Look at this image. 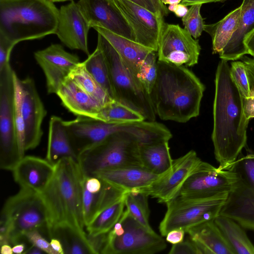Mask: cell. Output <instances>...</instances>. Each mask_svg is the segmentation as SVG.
<instances>
[{
	"instance_id": "6da1fadb",
	"label": "cell",
	"mask_w": 254,
	"mask_h": 254,
	"mask_svg": "<svg viewBox=\"0 0 254 254\" xmlns=\"http://www.w3.org/2000/svg\"><path fill=\"white\" fill-rule=\"evenodd\" d=\"M230 66L221 60L217 67L211 138L220 170L228 169L247 144L249 123L244 111V98L233 81Z\"/></svg>"
},
{
	"instance_id": "7a4b0ae2",
	"label": "cell",
	"mask_w": 254,
	"mask_h": 254,
	"mask_svg": "<svg viewBox=\"0 0 254 254\" xmlns=\"http://www.w3.org/2000/svg\"><path fill=\"white\" fill-rule=\"evenodd\" d=\"M82 179L77 160L65 157L55 164L52 178L39 193L47 208L49 237L57 229L68 228L89 243L83 212Z\"/></svg>"
},
{
	"instance_id": "3957f363",
	"label": "cell",
	"mask_w": 254,
	"mask_h": 254,
	"mask_svg": "<svg viewBox=\"0 0 254 254\" xmlns=\"http://www.w3.org/2000/svg\"><path fill=\"white\" fill-rule=\"evenodd\" d=\"M205 86L191 70L157 61V75L150 94L156 115L164 121L184 123L199 114Z\"/></svg>"
},
{
	"instance_id": "277c9868",
	"label": "cell",
	"mask_w": 254,
	"mask_h": 254,
	"mask_svg": "<svg viewBox=\"0 0 254 254\" xmlns=\"http://www.w3.org/2000/svg\"><path fill=\"white\" fill-rule=\"evenodd\" d=\"M59 11L49 0H0V35L15 45L55 34Z\"/></svg>"
},
{
	"instance_id": "5b68a950",
	"label": "cell",
	"mask_w": 254,
	"mask_h": 254,
	"mask_svg": "<svg viewBox=\"0 0 254 254\" xmlns=\"http://www.w3.org/2000/svg\"><path fill=\"white\" fill-rule=\"evenodd\" d=\"M145 130L141 122L124 123L120 130L99 143L81 152L77 161L85 176L109 169L142 166L139 148L140 137Z\"/></svg>"
},
{
	"instance_id": "8992f818",
	"label": "cell",
	"mask_w": 254,
	"mask_h": 254,
	"mask_svg": "<svg viewBox=\"0 0 254 254\" xmlns=\"http://www.w3.org/2000/svg\"><path fill=\"white\" fill-rule=\"evenodd\" d=\"M97 46L102 50L105 59L114 100L140 113L145 121H155L156 115L150 94L144 90L113 46L99 33Z\"/></svg>"
},
{
	"instance_id": "52a82bcc",
	"label": "cell",
	"mask_w": 254,
	"mask_h": 254,
	"mask_svg": "<svg viewBox=\"0 0 254 254\" xmlns=\"http://www.w3.org/2000/svg\"><path fill=\"white\" fill-rule=\"evenodd\" d=\"M0 219L10 226L9 244L20 243L24 235L38 230L48 235V217L45 203L39 193L20 188L5 201Z\"/></svg>"
},
{
	"instance_id": "ba28073f",
	"label": "cell",
	"mask_w": 254,
	"mask_h": 254,
	"mask_svg": "<svg viewBox=\"0 0 254 254\" xmlns=\"http://www.w3.org/2000/svg\"><path fill=\"white\" fill-rule=\"evenodd\" d=\"M166 241L137 221L126 209L107 233L101 254H154L166 249Z\"/></svg>"
},
{
	"instance_id": "9c48e42d",
	"label": "cell",
	"mask_w": 254,
	"mask_h": 254,
	"mask_svg": "<svg viewBox=\"0 0 254 254\" xmlns=\"http://www.w3.org/2000/svg\"><path fill=\"white\" fill-rule=\"evenodd\" d=\"M229 193L214 196L199 198L176 196L166 204L167 211L161 221L159 229L162 236L165 237L170 231L176 229H188L214 220L220 214Z\"/></svg>"
},
{
	"instance_id": "30bf717a",
	"label": "cell",
	"mask_w": 254,
	"mask_h": 254,
	"mask_svg": "<svg viewBox=\"0 0 254 254\" xmlns=\"http://www.w3.org/2000/svg\"><path fill=\"white\" fill-rule=\"evenodd\" d=\"M15 73L9 63L0 69V167L11 171L21 159L15 123Z\"/></svg>"
},
{
	"instance_id": "8fae6325",
	"label": "cell",
	"mask_w": 254,
	"mask_h": 254,
	"mask_svg": "<svg viewBox=\"0 0 254 254\" xmlns=\"http://www.w3.org/2000/svg\"><path fill=\"white\" fill-rule=\"evenodd\" d=\"M238 181L237 174L232 170H220L201 161L176 196L203 198L229 193Z\"/></svg>"
},
{
	"instance_id": "7c38bea8",
	"label": "cell",
	"mask_w": 254,
	"mask_h": 254,
	"mask_svg": "<svg viewBox=\"0 0 254 254\" xmlns=\"http://www.w3.org/2000/svg\"><path fill=\"white\" fill-rule=\"evenodd\" d=\"M201 47L198 40L179 24L164 23L157 50L158 61L185 67L197 64Z\"/></svg>"
},
{
	"instance_id": "4fadbf2b",
	"label": "cell",
	"mask_w": 254,
	"mask_h": 254,
	"mask_svg": "<svg viewBox=\"0 0 254 254\" xmlns=\"http://www.w3.org/2000/svg\"><path fill=\"white\" fill-rule=\"evenodd\" d=\"M15 81L18 88L22 114L25 125L24 149L37 147L43 134L42 122L47 111L37 90L34 80L27 77L19 79L15 74Z\"/></svg>"
},
{
	"instance_id": "5bb4252c",
	"label": "cell",
	"mask_w": 254,
	"mask_h": 254,
	"mask_svg": "<svg viewBox=\"0 0 254 254\" xmlns=\"http://www.w3.org/2000/svg\"><path fill=\"white\" fill-rule=\"evenodd\" d=\"M131 29L135 41L157 52L165 23L163 16L129 0H114Z\"/></svg>"
},
{
	"instance_id": "9a60e30c",
	"label": "cell",
	"mask_w": 254,
	"mask_h": 254,
	"mask_svg": "<svg viewBox=\"0 0 254 254\" xmlns=\"http://www.w3.org/2000/svg\"><path fill=\"white\" fill-rule=\"evenodd\" d=\"M201 160L194 150L173 160L171 168L149 186L133 190L156 198L159 203L166 204L178 193L189 176Z\"/></svg>"
},
{
	"instance_id": "2e32d148",
	"label": "cell",
	"mask_w": 254,
	"mask_h": 254,
	"mask_svg": "<svg viewBox=\"0 0 254 254\" xmlns=\"http://www.w3.org/2000/svg\"><path fill=\"white\" fill-rule=\"evenodd\" d=\"M46 78L48 94H57L63 82L80 63L78 56L66 51L58 44H53L34 54Z\"/></svg>"
},
{
	"instance_id": "e0dca14e",
	"label": "cell",
	"mask_w": 254,
	"mask_h": 254,
	"mask_svg": "<svg viewBox=\"0 0 254 254\" xmlns=\"http://www.w3.org/2000/svg\"><path fill=\"white\" fill-rule=\"evenodd\" d=\"M77 2L91 28H103L135 41L132 29L114 0H79Z\"/></svg>"
},
{
	"instance_id": "ac0fdd59",
	"label": "cell",
	"mask_w": 254,
	"mask_h": 254,
	"mask_svg": "<svg viewBox=\"0 0 254 254\" xmlns=\"http://www.w3.org/2000/svg\"><path fill=\"white\" fill-rule=\"evenodd\" d=\"M90 28L77 2L72 0L61 7L55 34L67 47L81 51L88 56V35Z\"/></svg>"
},
{
	"instance_id": "d6986e66",
	"label": "cell",
	"mask_w": 254,
	"mask_h": 254,
	"mask_svg": "<svg viewBox=\"0 0 254 254\" xmlns=\"http://www.w3.org/2000/svg\"><path fill=\"white\" fill-rule=\"evenodd\" d=\"M72 147L77 155L114 133V124L87 116L64 121Z\"/></svg>"
},
{
	"instance_id": "ffe728a7",
	"label": "cell",
	"mask_w": 254,
	"mask_h": 254,
	"mask_svg": "<svg viewBox=\"0 0 254 254\" xmlns=\"http://www.w3.org/2000/svg\"><path fill=\"white\" fill-rule=\"evenodd\" d=\"M55 171V164L47 159L34 156H24L11 172L20 188L38 193L47 187Z\"/></svg>"
},
{
	"instance_id": "44dd1931",
	"label": "cell",
	"mask_w": 254,
	"mask_h": 254,
	"mask_svg": "<svg viewBox=\"0 0 254 254\" xmlns=\"http://www.w3.org/2000/svg\"><path fill=\"white\" fill-rule=\"evenodd\" d=\"M56 94L63 105L74 115L99 120L102 106L83 90L69 76L63 82Z\"/></svg>"
},
{
	"instance_id": "7402d4cb",
	"label": "cell",
	"mask_w": 254,
	"mask_h": 254,
	"mask_svg": "<svg viewBox=\"0 0 254 254\" xmlns=\"http://www.w3.org/2000/svg\"><path fill=\"white\" fill-rule=\"evenodd\" d=\"M161 175H156L142 166H129L105 170L93 176L124 190L130 191L149 186Z\"/></svg>"
},
{
	"instance_id": "603a6c76",
	"label": "cell",
	"mask_w": 254,
	"mask_h": 254,
	"mask_svg": "<svg viewBox=\"0 0 254 254\" xmlns=\"http://www.w3.org/2000/svg\"><path fill=\"white\" fill-rule=\"evenodd\" d=\"M220 214L234 219L244 229L254 231V192L238 181Z\"/></svg>"
},
{
	"instance_id": "cb8c5ba5",
	"label": "cell",
	"mask_w": 254,
	"mask_h": 254,
	"mask_svg": "<svg viewBox=\"0 0 254 254\" xmlns=\"http://www.w3.org/2000/svg\"><path fill=\"white\" fill-rule=\"evenodd\" d=\"M186 233L196 244L201 254H236L214 220L191 227Z\"/></svg>"
},
{
	"instance_id": "d4e9b609",
	"label": "cell",
	"mask_w": 254,
	"mask_h": 254,
	"mask_svg": "<svg viewBox=\"0 0 254 254\" xmlns=\"http://www.w3.org/2000/svg\"><path fill=\"white\" fill-rule=\"evenodd\" d=\"M236 31L219 54L221 60L234 61L248 54L244 44L246 36L254 29V0H243Z\"/></svg>"
},
{
	"instance_id": "484cf974",
	"label": "cell",
	"mask_w": 254,
	"mask_h": 254,
	"mask_svg": "<svg viewBox=\"0 0 254 254\" xmlns=\"http://www.w3.org/2000/svg\"><path fill=\"white\" fill-rule=\"evenodd\" d=\"M93 28L108 40L126 66L136 77L138 66L141 62L150 53L154 51L149 48L104 28L98 27Z\"/></svg>"
},
{
	"instance_id": "4316f807",
	"label": "cell",
	"mask_w": 254,
	"mask_h": 254,
	"mask_svg": "<svg viewBox=\"0 0 254 254\" xmlns=\"http://www.w3.org/2000/svg\"><path fill=\"white\" fill-rule=\"evenodd\" d=\"M102 181L101 189L97 192L92 193L84 186L82 179V205L85 227L99 212L122 197L126 191Z\"/></svg>"
},
{
	"instance_id": "83f0119b",
	"label": "cell",
	"mask_w": 254,
	"mask_h": 254,
	"mask_svg": "<svg viewBox=\"0 0 254 254\" xmlns=\"http://www.w3.org/2000/svg\"><path fill=\"white\" fill-rule=\"evenodd\" d=\"M46 158L55 164L60 159L70 157L77 160V156L71 145L64 121L56 116L51 117Z\"/></svg>"
},
{
	"instance_id": "f1b7e54d",
	"label": "cell",
	"mask_w": 254,
	"mask_h": 254,
	"mask_svg": "<svg viewBox=\"0 0 254 254\" xmlns=\"http://www.w3.org/2000/svg\"><path fill=\"white\" fill-rule=\"evenodd\" d=\"M139 152L142 167L156 175H163L172 167L169 141L140 144Z\"/></svg>"
},
{
	"instance_id": "f546056e",
	"label": "cell",
	"mask_w": 254,
	"mask_h": 254,
	"mask_svg": "<svg viewBox=\"0 0 254 254\" xmlns=\"http://www.w3.org/2000/svg\"><path fill=\"white\" fill-rule=\"evenodd\" d=\"M242 11V6L232 10L216 23L205 24L204 31L211 37L213 54H220L236 31Z\"/></svg>"
},
{
	"instance_id": "4dcf8cb0",
	"label": "cell",
	"mask_w": 254,
	"mask_h": 254,
	"mask_svg": "<svg viewBox=\"0 0 254 254\" xmlns=\"http://www.w3.org/2000/svg\"><path fill=\"white\" fill-rule=\"evenodd\" d=\"M214 222L236 254H254V245L244 228L234 219L219 214Z\"/></svg>"
},
{
	"instance_id": "1f68e13d",
	"label": "cell",
	"mask_w": 254,
	"mask_h": 254,
	"mask_svg": "<svg viewBox=\"0 0 254 254\" xmlns=\"http://www.w3.org/2000/svg\"><path fill=\"white\" fill-rule=\"evenodd\" d=\"M125 194L122 197L99 212L89 222L85 227L87 235L96 236L106 234L113 228L125 211Z\"/></svg>"
},
{
	"instance_id": "d6a6232c",
	"label": "cell",
	"mask_w": 254,
	"mask_h": 254,
	"mask_svg": "<svg viewBox=\"0 0 254 254\" xmlns=\"http://www.w3.org/2000/svg\"><path fill=\"white\" fill-rule=\"evenodd\" d=\"M99 120L109 124H121L145 121L137 112L115 100L103 105L100 111Z\"/></svg>"
},
{
	"instance_id": "836d02e7",
	"label": "cell",
	"mask_w": 254,
	"mask_h": 254,
	"mask_svg": "<svg viewBox=\"0 0 254 254\" xmlns=\"http://www.w3.org/2000/svg\"><path fill=\"white\" fill-rule=\"evenodd\" d=\"M82 63L88 73L114 100L107 65L101 49L97 46L94 51Z\"/></svg>"
},
{
	"instance_id": "e575fe53",
	"label": "cell",
	"mask_w": 254,
	"mask_h": 254,
	"mask_svg": "<svg viewBox=\"0 0 254 254\" xmlns=\"http://www.w3.org/2000/svg\"><path fill=\"white\" fill-rule=\"evenodd\" d=\"M69 76L102 106L113 100L86 70L82 62L72 70Z\"/></svg>"
},
{
	"instance_id": "d590c367",
	"label": "cell",
	"mask_w": 254,
	"mask_h": 254,
	"mask_svg": "<svg viewBox=\"0 0 254 254\" xmlns=\"http://www.w3.org/2000/svg\"><path fill=\"white\" fill-rule=\"evenodd\" d=\"M146 194L136 190L127 191L125 194L127 210L137 221L150 231H154L149 222V208Z\"/></svg>"
},
{
	"instance_id": "8d00e7d4",
	"label": "cell",
	"mask_w": 254,
	"mask_h": 254,
	"mask_svg": "<svg viewBox=\"0 0 254 254\" xmlns=\"http://www.w3.org/2000/svg\"><path fill=\"white\" fill-rule=\"evenodd\" d=\"M50 238H57L61 242L64 254H95L89 243L70 228L57 229L52 232Z\"/></svg>"
},
{
	"instance_id": "74e56055",
	"label": "cell",
	"mask_w": 254,
	"mask_h": 254,
	"mask_svg": "<svg viewBox=\"0 0 254 254\" xmlns=\"http://www.w3.org/2000/svg\"><path fill=\"white\" fill-rule=\"evenodd\" d=\"M152 51L139 64L136 77L140 83L148 93L150 94L155 83L157 75V55Z\"/></svg>"
},
{
	"instance_id": "f35d334b",
	"label": "cell",
	"mask_w": 254,
	"mask_h": 254,
	"mask_svg": "<svg viewBox=\"0 0 254 254\" xmlns=\"http://www.w3.org/2000/svg\"><path fill=\"white\" fill-rule=\"evenodd\" d=\"M228 169L237 174L242 184L254 190V154L238 157Z\"/></svg>"
},
{
	"instance_id": "ab89813d",
	"label": "cell",
	"mask_w": 254,
	"mask_h": 254,
	"mask_svg": "<svg viewBox=\"0 0 254 254\" xmlns=\"http://www.w3.org/2000/svg\"><path fill=\"white\" fill-rule=\"evenodd\" d=\"M230 74L233 82L244 99L252 94L251 81L243 62L236 61L231 63Z\"/></svg>"
},
{
	"instance_id": "60d3db41",
	"label": "cell",
	"mask_w": 254,
	"mask_h": 254,
	"mask_svg": "<svg viewBox=\"0 0 254 254\" xmlns=\"http://www.w3.org/2000/svg\"><path fill=\"white\" fill-rule=\"evenodd\" d=\"M202 4L190 5L187 14L182 20L184 29L195 39L199 38L204 29V20L200 14Z\"/></svg>"
},
{
	"instance_id": "b9f144b4",
	"label": "cell",
	"mask_w": 254,
	"mask_h": 254,
	"mask_svg": "<svg viewBox=\"0 0 254 254\" xmlns=\"http://www.w3.org/2000/svg\"><path fill=\"white\" fill-rule=\"evenodd\" d=\"M15 77V76H14ZM15 80V78H14ZM15 115L19 151L21 158L25 156V125L21 108L20 94L15 81Z\"/></svg>"
},
{
	"instance_id": "7bdbcfd3",
	"label": "cell",
	"mask_w": 254,
	"mask_h": 254,
	"mask_svg": "<svg viewBox=\"0 0 254 254\" xmlns=\"http://www.w3.org/2000/svg\"><path fill=\"white\" fill-rule=\"evenodd\" d=\"M31 245L35 246L45 253L49 254H57L52 249L50 242H48L38 230H33L26 233L24 236Z\"/></svg>"
},
{
	"instance_id": "ee69618b",
	"label": "cell",
	"mask_w": 254,
	"mask_h": 254,
	"mask_svg": "<svg viewBox=\"0 0 254 254\" xmlns=\"http://www.w3.org/2000/svg\"><path fill=\"white\" fill-rule=\"evenodd\" d=\"M169 254H201L196 244L190 237L189 239L173 245Z\"/></svg>"
},
{
	"instance_id": "f6af8a7d",
	"label": "cell",
	"mask_w": 254,
	"mask_h": 254,
	"mask_svg": "<svg viewBox=\"0 0 254 254\" xmlns=\"http://www.w3.org/2000/svg\"><path fill=\"white\" fill-rule=\"evenodd\" d=\"M14 46L8 40L0 35V69L9 63L10 56Z\"/></svg>"
},
{
	"instance_id": "bcb514c9",
	"label": "cell",
	"mask_w": 254,
	"mask_h": 254,
	"mask_svg": "<svg viewBox=\"0 0 254 254\" xmlns=\"http://www.w3.org/2000/svg\"><path fill=\"white\" fill-rule=\"evenodd\" d=\"M83 184L85 188L89 191L92 193H95L98 192L101 189L103 181L101 179L97 177H88L83 175Z\"/></svg>"
},
{
	"instance_id": "7dc6e473",
	"label": "cell",
	"mask_w": 254,
	"mask_h": 254,
	"mask_svg": "<svg viewBox=\"0 0 254 254\" xmlns=\"http://www.w3.org/2000/svg\"><path fill=\"white\" fill-rule=\"evenodd\" d=\"M186 231L183 229H176L169 232L166 237V240L173 245L184 241Z\"/></svg>"
},
{
	"instance_id": "c3c4849f",
	"label": "cell",
	"mask_w": 254,
	"mask_h": 254,
	"mask_svg": "<svg viewBox=\"0 0 254 254\" xmlns=\"http://www.w3.org/2000/svg\"><path fill=\"white\" fill-rule=\"evenodd\" d=\"M244 111L245 117L248 120L254 118V91L252 90V95L244 99Z\"/></svg>"
},
{
	"instance_id": "681fc988",
	"label": "cell",
	"mask_w": 254,
	"mask_h": 254,
	"mask_svg": "<svg viewBox=\"0 0 254 254\" xmlns=\"http://www.w3.org/2000/svg\"><path fill=\"white\" fill-rule=\"evenodd\" d=\"M169 11L174 12L178 17H184L188 12L189 8L187 6L181 3L170 4L168 7Z\"/></svg>"
},
{
	"instance_id": "f907efd6",
	"label": "cell",
	"mask_w": 254,
	"mask_h": 254,
	"mask_svg": "<svg viewBox=\"0 0 254 254\" xmlns=\"http://www.w3.org/2000/svg\"><path fill=\"white\" fill-rule=\"evenodd\" d=\"M242 59L245 64L251 82L254 84V58L244 56Z\"/></svg>"
},
{
	"instance_id": "816d5d0a",
	"label": "cell",
	"mask_w": 254,
	"mask_h": 254,
	"mask_svg": "<svg viewBox=\"0 0 254 254\" xmlns=\"http://www.w3.org/2000/svg\"><path fill=\"white\" fill-rule=\"evenodd\" d=\"M244 44L248 54L254 58V29L246 36Z\"/></svg>"
},
{
	"instance_id": "f5cc1de1",
	"label": "cell",
	"mask_w": 254,
	"mask_h": 254,
	"mask_svg": "<svg viewBox=\"0 0 254 254\" xmlns=\"http://www.w3.org/2000/svg\"><path fill=\"white\" fill-rule=\"evenodd\" d=\"M154 13H158L151 0H129ZM161 15V14H160Z\"/></svg>"
},
{
	"instance_id": "db71d44e",
	"label": "cell",
	"mask_w": 254,
	"mask_h": 254,
	"mask_svg": "<svg viewBox=\"0 0 254 254\" xmlns=\"http://www.w3.org/2000/svg\"><path fill=\"white\" fill-rule=\"evenodd\" d=\"M50 244L52 249L57 254H64V252L61 242L57 238H51Z\"/></svg>"
},
{
	"instance_id": "11a10c76",
	"label": "cell",
	"mask_w": 254,
	"mask_h": 254,
	"mask_svg": "<svg viewBox=\"0 0 254 254\" xmlns=\"http://www.w3.org/2000/svg\"><path fill=\"white\" fill-rule=\"evenodd\" d=\"M224 0H182L181 3L188 6L196 4H202L209 2H222Z\"/></svg>"
},
{
	"instance_id": "9f6ffc18",
	"label": "cell",
	"mask_w": 254,
	"mask_h": 254,
	"mask_svg": "<svg viewBox=\"0 0 254 254\" xmlns=\"http://www.w3.org/2000/svg\"><path fill=\"white\" fill-rule=\"evenodd\" d=\"M12 247V251L13 254H23L25 251V245L23 243H18Z\"/></svg>"
},
{
	"instance_id": "6f0895ef",
	"label": "cell",
	"mask_w": 254,
	"mask_h": 254,
	"mask_svg": "<svg viewBox=\"0 0 254 254\" xmlns=\"http://www.w3.org/2000/svg\"><path fill=\"white\" fill-rule=\"evenodd\" d=\"M43 253H45L42 250L35 246L31 245L29 248L25 250L23 254H41Z\"/></svg>"
},
{
	"instance_id": "680465c9",
	"label": "cell",
	"mask_w": 254,
	"mask_h": 254,
	"mask_svg": "<svg viewBox=\"0 0 254 254\" xmlns=\"http://www.w3.org/2000/svg\"><path fill=\"white\" fill-rule=\"evenodd\" d=\"M11 245L5 244L0 245V253L1 254H12V248L11 247Z\"/></svg>"
},
{
	"instance_id": "91938a15",
	"label": "cell",
	"mask_w": 254,
	"mask_h": 254,
	"mask_svg": "<svg viewBox=\"0 0 254 254\" xmlns=\"http://www.w3.org/2000/svg\"><path fill=\"white\" fill-rule=\"evenodd\" d=\"M50 1H51L52 2H63V1H67V0H49Z\"/></svg>"
},
{
	"instance_id": "94428289",
	"label": "cell",
	"mask_w": 254,
	"mask_h": 254,
	"mask_svg": "<svg viewBox=\"0 0 254 254\" xmlns=\"http://www.w3.org/2000/svg\"><path fill=\"white\" fill-rule=\"evenodd\" d=\"M166 0H161L162 3L164 4V5H165V2L166 1Z\"/></svg>"
}]
</instances>
